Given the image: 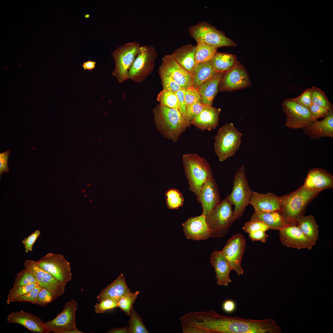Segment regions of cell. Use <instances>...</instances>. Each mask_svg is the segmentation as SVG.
I'll use <instances>...</instances> for the list:
<instances>
[{"instance_id":"1","label":"cell","mask_w":333,"mask_h":333,"mask_svg":"<svg viewBox=\"0 0 333 333\" xmlns=\"http://www.w3.org/2000/svg\"><path fill=\"white\" fill-rule=\"evenodd\" d=\"M208 326L211 333H279L280 328L271 319H248L220 314L214 310L209 316Z\"/></svg>"},{"instance_id":"2","label":"cell","mask_w":333,"mask_h":333,"mask_svg":"<svg viewBox=\"0 0 333 333\" xmlns=\"http://www.w3.org/2000/svg\"><path fill=\"white\" fill-rule=\"evenodd\" d=\"M154 112L158 130L164 137L174 143L178 141L181 134L191 124L178 109L159 105Z\"/></svg>"},{"instance_id":"3","label":"cell","mask_w":333,"mask_h":333,"mask_svg":"<svg viewBox=\"0 0 333 333\" xmlns=\"http://www.w3.org/2000/svg\"><path fill=\"white\" fill-rule=\"evenodd\" d=\"M319 192L307 188L303 185L296 190L279 197L280 212L286 224L296 223L303 216L308 204Z\"/></svg>"},{"instance_id":"4","label":"cell","mask_w":333,"mask_h":333,"mask_svg":"<svg viewBox=\"0 0 333 333\" xmlns=\"http://www.w3.org/2000/svg\"><path fill=\"white\" fill-rule=\"evenodd\" d=\"M182 159L190 190L197 198L204 182L213 178L211 167L204 158L196 153L184 154Z\"/></svg>"},{"instance_id":"5","label":"cell","mask_w":333,"mask_h":333,"mask_svg":"<svg viewBox=\"0 0 333 333\" xmlns=\"http://www.w3.org/2000/svg\"><path fill=\"white\" fill-rule=\"evenodd\" d=\"M233 187L231 193L227 196L234 206L232 222L241 217L246 207L249 204L253 192L249 184L245 167L241 165L237 171L233 181Z\"/></svg>"},{"instance_id":"6","label":"cell","mask_w":333,"mask_h":333,"mask_svg":"<svg viewBox=\"0 0 333 333\" xmlns=\"http://www.w3.org/2000/svg\"><path fill=\"white\" fill-rule=\"evenodd\" d=\"M242 136L232 123L226 124L218 130L214 146L220 161L234 155L241 143Z\"/></svg>"},{"instance_id":"7","label":"cell","mask_w":333,"mask_h":333,"mask_svg":"<svg viewBox=\"0 0 333 333\" xmlns=\"http://www.w3.org/2000/svg\"><path fill=\"white\" fill-rule=\"evenodd\" d=\"M232 206L227 196L206 216V221L211 232V237H221L227 233L233 223Z\"/></svg>"},{"instance_id":"8","label":"cell","mask_w":333,"mask_h":333,"mask_svg":"<svg viewBox=\"0 0 333 333\" xmlns=\"http://www.w3.org/2000/svg\"><path fill=\"white\" fill-rule=\"evenodd\" d=\"M141 45L138 42L126 43L116 49L112 53L115 62L113 75L119 82H122L129 79L128 72Z\"/></svg>"},{"instance_id":"9","label":"cell","mask_w":333,"mask_h":333,"mask_svg":"<svg viewBox=\"0 0 333 333\" xmlns=\"http://www.w3.org/2000/svg\"><path fill=\"white\" fill-rule=\"evenodd\" d=\"M188 31L190 36L197 43L202 42L217 48L224 46L234 47L236 45L224 33L205 21L190 27Z\"/></svg>"},{"instance_id":"10","label":"cell","mask_w":333,"mask_h":333,"mask_svg":"<svg viewBox=\"0 0 333 333\" xmlns=\"http://www.w3.org/2000/svg\"><path fill=\"white\" fill-rule=\"evenodd\" d=\"M77 302L74 299L67 302L61 312L53 319L44 322L48 332L83 333L76 327V311Z\"/></svg>"},{"instance_id":"11","label":"cell","mask_w":333,"mask_h":333,"mask_svg":"<svg viewBox=\"0 0 333 333\" xmlns=\"http://www.w3.org/2000/svg\"><path fill=\"white\" fill-rule=\"evenodd\" d=\"M37 261L42 269L65 284L71 280L70 263L62 254L49 253Z\"/></svg>"},{"instance_id":"12","label":"cell","mask_w":333,"mask_h":333,"mask_svg":"<svg viewBox=\"0 0 333 333\" xmlns=\"http://www.w3.org/2000/svg\"><path fill=\"white\" fill-rule=\"evenodd\" d=\"M282 105L286 117V125L288 128H303L316 121L308 108L298 103L292 98L284 99Z\"/></svg>"},{"instance_id":"13","label":"cell","mask_w":333,"mask_h":333,"mask_svg":"<svg viewBox=\"0 0 333 333\" xmlns=\"http://www.w3.org/2000/svg\"><path fill=\"white\" fill-rule=\"evenodd\" d=\"M157 54L152 45H142L128 72L129 78L140 80L153 70Z\"/></svg>"},{"instance_id":"14","label":"cell","mask_w":333,"mask_h":333,"mask_svg":"<svg viewBox=\"0 0 333 333\" xmlns=\"http://www.w3.org/2000/svg\"><path fill=\"white\" fill-rule=\"evenodd\" d=\"M245 248V240L241 233H237L229 239L221 251L232 269L240 276L243 273L241 262Z\"/></svg>"},{"instance_id":"15","label":"cell","mask_w":333,"mask_h":333,"mask_svg":"<svg viewBox=\"0 0 333 333\" xmlns=\"http://www.w3.org/2000/svg\"><path fill=\"white\" fill-rule=\"evenodd\" d=\"M251 82L244 66L239 62L224 73L218 87L221 91H233L250 86Z\"/></svg>"},{"instance_id":"16","label":"cell","mask_w":333,"mask_h":333,"mask_svg":"<svg viewBox=\"0 0 333 333\" xmlns=\"http://www.w3.org/2000/svg\"><path fill=\"white\" fill-rule=\"evenodd\" d=\"M24 265L25 268L29 270L33 274L39 286L51 290L59 297L63 294L66 285L56 279L42 269L37 261L26 260Z\"/></svg>"},{"instance_id":"17","label":"cell","mask_w":333,"mask_h":333,"mask_svg":"<svg viewBox=\"0 0 333 333\" xmlns=\"http://www.w3.org/2000/svg\"><path fill=\"white\" fill-rule=\"evenodd\" d=\"M159 71L169 75L185 90L193 86V74L181 67L171 54L164 56Z\"/></svg>"},{"instance_id":"18","label":"cell","mask_w":333,"mask_h":333,"mask_svg":"<svg viewBox=\"0 0 333 333\" xmlns=\"http://www.w3.org/2000/svg\"><path fill=\"white\" fill-rule=\"evenodd\" d=\"M279 230L281 241L288 247L310 249L315 245L304 235L296 223L286 224Z\"/></svg>"},{"instance_id":"19","label":"cell","mask_w":333,"mask_h":333,"mask_svg":"<svg viewBox=\"0 0 333 333\" xmlns=\"http://www.w3.org/2000/svg\"><path fill=\"white\" fill-rule=\"evenodd\" d=\"M197 200L202 206V215L206 217L220 202L218 187L214 179H209L204 182Z\"/></svg>"},{"instance_id":"20","label":"cell","mask_w":333,"mask_h":333,"mask_svg":"<svg viewBox=\"0 0 333 333\" xmlns=\"http://www.w3.org/2000/svg\"><path fill=\"white\" fill-rule=\"evenodd\" d=\"M7 321L8 323L21 325L33 332L48 333L44 322L40 318L23 310L12 312L9 314Z\"/></svg>"},{"instance_id":"21","label":"cell","mask_w":333,"mask_h":333,"mask_svg":"<svg viewBox=\"0 0 333 333\" xmlns=\"http://www.w3.org/2000/svg\"><path fill=\"white\" fill-rule=\"evenodd\" d=\"M182 225L188 239L204 240L211 237V232L206 222V217L202 215L189 218Z\"/></svg>"},{"instance_id":"22","label":"cell","mask_w":333,"mask_h":333,"mask_svg":"<svg viewBox=\"0 0 333 333\" xmlns=\"http://www.w3.org/2000/svg\"><path fill=\"white\" fill-rule=\"evenodd\" d=\"M254 208V213H262L280 211L279 197L272 193L252 192L249 202Z\"/></svg>"},{"instance_id":"23","label":"cell","mask_w":333,"mask_h":333,"mask_svg":"<svg viewBox=\"0 0 333 333\" xmlns=\"http://www.w3.org/2000/svg\"><path fill=\"white\" fill-rule=\"evenodd\" d=\"M303 185L310 189L320 192L333 187V176L326 170L314 168L309 171Z\"/></svg>"},{"instance_id":"24","label":"cell","mask_w":333,"mask_h":333,"mask_svg":"<svg viewBox=\"0 0 333 333\" xmlns=\"http://www.w3.org/2000/svg\"><path fill=\"white\" fill-rule=\"evenodd\" d=\"M304 133L312 139L326 137H333V109L329 111L328 114L320 121L311 122L303 128Z\"/></svg>"},{"instance_id":"25","label":"cell","mask_w":333,"mask_h":333,"mask_svg":"<svg viewBox=\"0 0 333 333\" xmlns=\"http://www.w3.org/2000/svg\"><path fill=\"white\" fill-rule=\"evenodd\" d=\"M210 261L214 269L217 285L228 286L232 282L229 273L232 269L221 251L213 252L211 255Z\"/></svg>"},{"instance_id":"26","label":"cell","mask_w":333,"mask_h":333,"mask_svg":"<svg viewBox=\"0 0 333 333\" xmlns=\"http://www.w3.org/2000/svg\"><path fill=\"white\" fill-rule=\"evenodd\" d=\"M122 273L110 284L101 290L97 296L99 302L105 299H111L118 301L123 296L131 292Z\"/></svg>"},{"instance_id":"27","label":"cell","mask_w":333,"mask_h":333,"mask_svg":"<svg viewBox=\"0 0 333 333\" xmlns=\"http://www.w3.org/2000/svg\"><path fill=\"white\" fill-rule=\"evenodd\" d=\"M220 111V108L207 105L191 121V124L202 130H211L215 129L218 124Z\"/></svg>"},{"instance_id":"28","label":"cell","mask_w":333,"mask_h":333,"mask_svg":"<svg viewBox=\"0 0 333 333\" xmlns=\"http://www.w3.org/2000/svg\"><path fill=\"white\" fill-rule=\"evenodd\" d=\"M196 46L188 44L176 49L171 55L183 68L193 74L197 65L195 59Z\"/></svg>"},{"instance_id":"29","label":"cell","mask_w":333,"mask_h":333,"mask_svg":"<svg viewBox=\"0 0 333 333\" xmlns=\"http://www.w3.org/2000/svg\"><path fill=\"white\" fill-rule=\"evenodd\" d=\"M224 73H217L212 79L205 82L197 89L202 97L201 103L212 106L214 99L218 91L220 81Z\"/></svg>"},{"instance_id":"30","label":"cell","mask_w":333,"mask_h":333,"mask_svg":"<svg viewBox=\"0 0 333 333\" xmlns=\"http://www.w3.org/2000/svg\"><path fill=\"white\" fill-rule=\"evenodd\" d=\"M250 220L261 222L272 229L279 230L286 224L280 211L258 213L254 212Z\"/></svg>"},{"instance_id":"31","label":"cell","mask_w":333,"mask_h":333,"mask_svg":"<svg viewBox=\"0 0 333 333\" xmlns=\"http://www.w3.org/2000/svg\"><path fill=\"white\" fill-rule=\"evenodd\" d=\"M217 73L213 68L211 60L199 63L197 64L193 74V86L197 89Z\"/></svg>"},{"instance_id":"32","label":"cell","mask_w":333,"mask_h":333,"mask_svg":"<svg viewBox=\"0 0 333 333\" xmlns=\"http://www.w3.org/2000/svg\"><path fill=\"white\" fill-rule=\"evenodd\" d=\"M212 65L217 73H225L237 62L236 56L228 53L216 52L211 60Z\"/></svg>"},{"instance_id":"33","label":"cell","mask_w":333,"mask_h":333,"mask_svg":"<svg viewBox=\"0 0 333 333\" xmlns=\"http://www.w3.org/2000/svg\"><path fill=\"white\" fill-rule=\"evenodd\" d=\"M304 235L312 242L315 243L319 236L318 225L312 215L304 216L298 219L296 223Z\"/></svg>"},{"instance_id":"34","label":"cell","mask_w":333,"mask_h":333,"mask_svg":"<svg viewBox=\"0 0 333 333\" xmlns=\"http://www.w3.org/2000/svg\"><path fill=\"white\" fill-rule=\"evenodd\" d=\"M217 48L202 42L197 43L195 53L196 64L210 60L217 51Z\"/></svg>"},{"instance_id":"35","label":"cell","mask_w":333,"mask_h":333,"mask_svg":"<svg viewBox=\"0 0 333 333\" xmlns=\"http://www.w3.org/2000/svg\"><path fill=\"white\" fill-rule=\"evenodd\" d=\"M312 104L323 107L328 111L333 109L332 104L329 101L325 92L315 86L310 88Z\"/></svg>"},{"instance_id":"36","label":"cell","mask_w":333,"mask_h":333,"mask_svg":"<svg viewBox=\"0 0 333 333\" xmlns=\"http://www.w3.org/2000/svg\"><path fill=\"white\" fill-rule=\"evenodd\" d=\"M165 196L166 204L169 209H177L183 205L184 198L178 189L170 188L165 192Z\"/></svg>"},{"instance_id":"37","label":"cell","mask_w":333,"mask_h":333,"mask_svg":"<svg viewBox=\"0 0 333 333\" xmlns=\"http://www.w3.org/2000/svg\"><path fill=\"white\" fill-rule=\"evenodd\" d=\"M130 319L129 322L128 333H148L147 329L145 326L140 315L136 312L133 306L130 315Z\"/></svg>"},{"instance_id":"38","label":"cell","mask_w":333,"mask_h":333,"mask_svg":"<svg viewBox=\"0 0 333 333\" xmlns=\"http://www.w3.org/2000/svg\"><path fill=\"white\" fill-rule=\"evenodd\" d=\"M157 100L161 105L179 109L178 98L175 92L163 89L158 95Z\"/></svg>"},{"instance_id":"39","label":"cell","mask_w":333,"mask_h":333,"mask_svg":"<svg viewBox=\"0 0 333 333\" xmlns=\"http://www.w3.org/2000/svg\"><path fill=\"white\" fill-rule=\"evenodd\" d=\"M37 282L34 276L29 270L26 269L22 270L17 274L13 287L25 286Z\"/></svg>"},{"instance_id":"40","label":"cell","mask_w":333,"mask_h":333,"mask_svg":"<svg viewBox=\"0 0 333 333\" xmlns=\"http://www.w3.org/2000/svg\"><path fill=\"white\" fill-rule=\"evenodd\" d=\"M139 293L137 291L134 293L131 292L127 294L117 301L118 307L124 311L126 315L130 316L133 305L135 302Z\"/></svg>"},{"instance_id":"41","label":"cell","mask_w":333,"mask_h":333,"mask_svg":"<svg viewBox=\"0 0 333 333\" xmlns=\"http://www.w3.org/2000/svg\"><path fill=\"white\" fill-rule=\"evenodd\" d=\"M39 286L38 283H34L25 286L13 287L7 295L6 303L9 305L13 302L14 299L29 292L35 287Z\"/></svg>"},{"instance_id":"42","label":"cell","mask_w":333,"mask_h":333,"mask_svg":"<svg viewBox=\"0 0 333 333\" xmlns=\"http://www.w3.org/2000/svg\"><path fill=\"white\" fill-rule=\"evenodd\" d=\"M59 297L51 290L41 287L39 293L37 304L44 306L51 303Z\"/></svg>"},{"instance_id":"43","label":"cell","mask_w":333,"mask_h":333,"mask_svg":"<svg viewBox=\"0 0 333 333\" xmlns=\"http://www.w3.org/2000/svg\"><path fill=\"white\" fill-rule=\"evenodd\" d=\"M159 73L161 80L163 89L176 92L182 89L169 75L160 71H159Z\"/></svg>"},{"instance_id":"44","label":"cell","mask_w":333,"mask_h":333,"mask_svg":"<svg viewBox=\"0 0 333 333\" xmlns=\"http://www.w3.org/2000/svg\"><path fill=\"white\" fill-rule=\"evenodd\" d=\"M207 106L201 102H196L187 105L186 108L185 117L188 121H191L199 114Z\"/></svg>"},{"instance_id":"45","label":"cell","mask_w":333,"mask_h":333,"mask_svg":"<svg viewBox=\"0 0 333 333\" xmlns=\"http://www.w3.org/2000/svg\"><path fill=\"white\" fill-rule=\"evenodd\" d=\"M242 228L244 232L248 233L257 231L265 232L270 229L268 226L261 222L251 220L245 222Z\"/></svg>"},{"instance_id":"46","label":"cell","mask_w":333,"mask_h":333,"mask_svg":"<svg viewBox=\"0 0 333 333\" xmlns=\"http://www.w3.org/2000/svg\"><path fill=\"white\" fill-rule=\"evenodd\" d=\"M118 307L117 301L111 299H105L97 303L94 306L96 312L103 313L107 310Z\"/></svg>"},{"instance_id":"47","label":"cell","mask_w":333,"mask_h":333,"mask_svg":"<svg viewBox=\"0 0 333 333\" xmlns=\"http://www.w3.org/2000/svg\"><path fill=\"white\" fill-rule=\"evenodd\" d=\"M41 287L37 286L26 294L18 297L14 299L13 302H27L33 304H36L38 296Z\"/></svg>"},{"instance_id":"48","label":"cell","mask_w":333,"mask_h":333,"mask_svg":"<svg viewBox=\"0 0 333 333\" xmlns=\"http://www.w3.org/2000/svg\"><path fill=\"white\" fill-rule=\"evenodd\" d=\"M184 97L187 106L196 102H201L202 97L197 89L193 86L185 90Z\"/></svg>"},{"instance_id":"49","label":"cell","mask_w":333,"mask_h":333,"mask_svg":"<svg viewBox=\"0 0 333 333\" xmlns=\"http://www.w3.org/2000/svg\"><path fill=\"white\" fill-rule=\"evenodd\" d=\"M40 235V231L39 230H35L31 234L24 238L22 240V242L24 246L26 253L32 251L33 246Z\"/></svg>"},{"instance_id":"50","label":"cell","mask_w":333,"mask_h":333,"mask_svg":"<svg viewBox=\"0 0 333 333\" xmlns=\"http://www.w3.org/2000/svg\"><path fill=\"white\" fill-rule=\"evenodd\" d=\"M293 98L298 103L309 108L312 104L310 88L307 89L298 97Z\"/></svg>"},{"instance_id":"51","label":"cell","mask_w":333,"mask_h":333,"mask_svg":"<svg viewBox=\"0 0 333 333\" xmlns=\"http://www.w3.org/2000/svg\"><path fill=\"white\" fill-rule=\"evenodd\" d=\"M312 117L315 120L319 118L324 117L328 113L329 111L327 109L313 104L308 108Z\"/></svg>"},{"instance_id":"52","label":"cell","mask_w":333,"mask_h":333,"mask_svg":"<svg viewBox=\"0 0 333 333\" xmlns=\"http://www.w3.org/2000/svg\"><path fill=\"white\" fill-rule=\"evenodd\" d=\"M10 153V150L0 153V179L2 174L5 172H9V169L8 166V159Z\"/></svg>"},{"instance_id":"53","label":"cell","mask_w":333,"mask_h":333,"mask_svg":"<svg viewBox=\"0 0 333 333\" xmlns=\"http://www.w3.org/2000/svg\"><path fill=\"white\" fill-rule=\"evenodd\" d=\"M185 90L182 89L175 93L178 98L179 109L185 117L187 105L184 97Z\"/></svg>"},{"instance_id":"54","label":"cell","mask_w":333,"mask_h":333,"mask_svg":"<svg viewBox=\"0 0 333 333\" xmlns=\"http://www.w3.org/2000/svg\"><path fill=\"white\" fill-rule=\"evenodd\" d=\"M250 238L252 241H260L263 243H265L266 238L268 236L265 232L257 231L249 233Z\"/></svg>"},{"instance_id":"55","label":"cell","mask_w":333,"mask_h":333,"mask_svg":"<svg viewBox=\"0 0 333 333\" xmlns=\"http://www.w3.org/2000/svg\"><path fill=\"white\" fill-rule=\"evenodd\" d=\"M235 302L231 300H227L225 301L222 305V308L225 312L232 313L234 311L236 308Z\"/></svg>"},{"instance_id":"56","label":"cell","mask_w":333,"mask_h":333,"mask_svg":"<svg viewBox=\"0 0 333 333\" xmlns=\"http://www.w3.org/2000/svg\"><path fill=\"white\" fill-rule=\"evenodd\" d=\"M96 62L95 61L89 60L84 62L82 67L85 70H92L96 67Z\"/></svg>"},{"instance_id":"57","label":"cell","mask_w":333,"mask_h":333,"mask_svg":"<svg viewBox=\"0 0 333 333\" xmlns=\"http://www.w3.org/2000/svg\"><path fill=\"white\" fill-rule=\"evenodd\" d=\"M128 327H125L121 328H114L109 330L107 333H128Z\"/></svg>"},{"instance_id":"58","label":"cell","mask_w":333,"mask_h":333,"mask_svg":"<svg viewBox=\"0 0 333 333\" xmlns=\"http://www.w3.org/2000/svg\"><path fill=\"white\" fill-rule=\"evenodd\" d=\"M181 317H180V322H181ZM181 326H182V325H181ZM183 333H184V332H183Z\"/></svg>"}]
</instances>
